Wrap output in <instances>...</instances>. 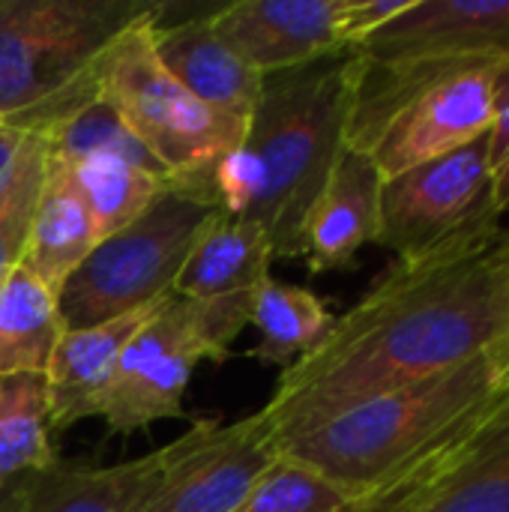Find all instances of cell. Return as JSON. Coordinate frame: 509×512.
Instances as JSON below:
<instances>
[{"label":"cell","mask_w":509,"mask_h":512,"mask_svg":"<svg viewBox=\"0 0 509 512\" xmlns=\"http://www.w3.org/2000/svg\"><path fill=\"white\" fill-rule=\"evenodd\" d=\"M507 276L501 222L396 258L309 354L282 369L258 411L276 447L351 405L486 354L504 318Z\"/></svg>","instance_id":"6da1fadb"},{"label":"cell","mask_w":509,"mask_h":512,"mask_svg":"<svg viewBox=\"0 0 509 512\" xmlns=\"http://www.w3.org/2000/svg\"><path fill=\"white\" fill-rule=\"evenodd\" d=\"M360 54L345 48L270 72L243 141L216 168L228 216L264 228L273 258H300V228L345 150Z\"/></svg>","instance_id":"7a4b0ae2"},{"label":"cell","mask_w":509,"mask_h":512,"mask_svg":"<svg viewBox=\"0 0 509 512\" xmlns=\"http://www.w3.org/2000/svg\"><path fill=\"white\" fill-rule=\"evenodd\" d=\"M507 390L489 357L480 354L450 372L327 417L282 441L279 456L369 501Z\"/></svg>","instance_id":"3957f363"},{"label":"cell","mask_w":509,"mask_h":512,"mask_svg":"<svg viewBox=\"0 0 509 512\" xmlns=\"http://www.w3.org/2000/svg\"><path fill=\"white\" fill-rule=\"evenodd\" d=\"M147 0H0V123L48 135L99 93L105 51Z\"/></svg>","instance_id":"277c9868"},{"label":"cell","mask_w":509,"mask_h":512,"mask_svg":"<svg viewBox=\"0 0 509 512\" xmlns=\"http://www.w3.org/2000/svg\"><path fill=\"white\" fill-rule=\"evenodd\" d=\"M156 15L159 6L105 51L96 93L165 165L174 186L219 204L216 168L243 141L246 123L204 105L162 66L153 48Z\"/></svg>","instance_id":"5b68a950"},{"label":"cell","mask_w":509,"mask_h":512,"mask_svg":"<svg viewBox=\"0 0 509 512\" xmlns=\"http://www.w3.org/2000/svg\"><path fill=\"white\" fill-rule=\"evenodd\" d=\"M222 207L168 186L135 222L99 240L57 294L66 330L96 327L174 294V282Z\"/></svg>","instance_id":"8992f818"},{"label":"cell","mask_w":509,"mask_h":512,"mask_svg":"<svg viewBox=\"0 0 509 512\" xmlns=\"http://www.w3.org/2000/svg\"><path fill=\"white\" fill-rule=\"evenodd\" d=\"M255 291L213 300L171 294L132 336L117 363L99 405L108 429L132 435L159 420L183 417V396L195 366L231 357V342L252 324Z\"/></svg>","instance_id":"52a82bcc"},{"label":"cell","mask_w":509,"mask_h":512,"mask_svg":"<svg viewBox=\"0 0 509 512\" xmlns=\"http://www.w3.org/2000/svg\"><path fill=\"white\" fill-rule=\"evenodd\" d=\"M498 219L489 150L480 138L384 180L378 243L396 258H414Z\"/></svg>","instance_id":"ba28073f"},{"label":"cell","mask_w":509,"mask_h":512,"mask_svg":"<svg viewBox=\"0 0 509 512\" xmlns=\"http://www.w3.org/2000/svg\"><path fill=\"white\" fill-rule=\"evenodd\" d=\"M369 512H509V390L366 501Z\"/></svg>","instance_id":"9c48e42d"},{"label":"cell","mask_w":509,"mask_h":512,"mask_svg":"<svg viewBox=\"0 0 509 512\" xmlns=\"http://www.w3.org/2000/svg\"><path fill=\"white\" fill-rule=\"evenodd\" d=\"M276 459V438L258 414L231 426L195 420L168 444L165 468L132 512H234Z\"/></svg>","instance_id":"30bf717a"},{"label":"cell","mask_w":509,"mask_h":512,"mask_svg":"<svg viewBox=\"0 0 509 512\" xmlns=\"http://www.w3.org/2000/svg\"><path fill=\"white\" fill-rule=\"evenodd\" d=\"M348 0H237L210 12L219 39L255 72L270 75L345 51Z\"/></svg>","instance_id":"8fae6325"},{"label":"cell","mask_w":509,"mask_h":512,"mask_svg":"<svg viewBox=\"0 0 509 512\" xmlns=\"http://www.w3.org/2000/svg\"><path fill=\"white\" fill-rule=\"evenodd\" d=\"M351 51L366 60H507L509 0H414Z\"/></svg>","instance_id":"7c38bea8"},{"label":"cell","mask_w":509,"mask_h":512,"mask_svg":"<svg viewBox=\"0 0 509 512\" xmlns=\"http://www.w3.org/2000/svg\"><path fill=\"white\" fill-rule=\"evenodd\" d=\"M381 189L384 177L372 156L345 144L300 228V258L315 273L345 270L363 246L378 243Z\"/></svg>","instance_id":"4fadbf2b"},{"label":"cell","mask_w":509,"mask_h":512,"mask_svg":"<svg viewBox=\"0 0 509 512\" xmlns=\"http://www.w3.org/2000/svg\"><path fill=\"white\" fill-rule=\"evenodd\" d=\"M162 303L144 306L138 312H129L96 327L66 330L60 336L54 357L45 369L51 432H63L87 417H99L102 396L117 372L126 345Z\"/></svg>","instance_id":"5bb4252c"},{"label":"cell","mask_w":509,"mask_h":512,"mask_svg":"<svg viewBox=\"0 0 509 512\" xmlns=\"http://www.w3.org/2000/svg\"><path fill=\"white\" fill-rule=\"evenodd\" d=\"M153 48L162 66L204 105L243 123L252 117L264 75L219 39L210 15L177 24L153 21Z\"/></svg>","instance_id":"9a60e30c"},{"label":"cell","mask_w":509,"mask_h":512,"mask_svg":"<svg viewBox=\"0 0 509 512\" xmlns=\"http://www.w3.org/2000/svg\"><path fill=\"white\" fill-rule=\"evenodd\" d=\"M96 243L99 237L84 198L78 195L63 162L48 153V174L33 213L21 267L57 297Z\"/></svg>","instance_id":"2e32d148"},{"label":"cell","mask_w":509,"mask_h":512,"mask_svg":"<svg viewBox=\"0 0 509 512\" xmlns=\"http://www.w3.org/2000/svg\"><path fill=\"white\" fill-rule=\"evenodd\" d=\"M270 264L273 246L264 228L222 210L186 258L174 282V294L189 300H213L255 291L270 276Z\"/></svg>","instance_id":"e0dca14e"},{"label":"cell","mask_w":509,"mask_h":512,"mask_svg":"<svg viewBox=\"0 0 509 512\" xmlns=\"http://www.w3.org/2000/svg\"><path fill=\"white\" fill-rule=\"evenodd\" d=\"M168 462V447L111 468L51 465L33 483L24 512H132Z\"/></svg>","instance_id":"ac0fdd59"},{"label":"cell","mask_w":509,"mask_h":512,"mask_svg":"<svg viewBox=\"0 0 509 512\" xmlns=\"http://www.w3.org/2000/svg\"><path fill=\"white\" fill-rule=\"evenodd\" d=\"M60 336L57 297L18 264L0 285V378L45 375Z\"/></svg>","instance_id":"d6986e66"},{"label":"cell","mask_w":509,"mask_h":512,"mask_svg":"<svg viewBox=\"0 0 509 512\" xmlns=\"http://www.w3.org/2000/svg\"><path fill=\"white\" fill-rule=\"evenodd\" d=\"M333 321L336 315L315 291L267 276L258 285L252 306V327L258 330V345L246 354L258 363L288 369L327 336Z\"/></svg>","instance_id":"ffe728a7"},{"label":"cell","mask_w":509,"mask_h":512,"mask_svg":"<svg viewBox=\"0 0 509 512\" xmlns=\"http://www.w3.org/2000/svg\"><path fill=\"white\" fill-rule=\"evenodd\" d=\"M57 162H63L78 195L84 198L99 240L135 222L171 186V180L156 177L120 156L99 153V156H84L72 162L66 159H57Z\"/></svg>","instance_id":"44dd1931"},{"label":"cell","mask_w":509,"mask_h":512,"mask_svg":"<svg viewBox=\"0 0 509 512\" xmlns=\"http://www.w3.org/2000/svg\"><path fill=\"white\" fill-rule=\"evenodd\" d=\"M57 465L48 426L45 375L0 378V483L33 477Z\"/></svg>","instance_id":"7402d4cb"},{"label":"cell","mask_w":509,"mask_h":512,"mask_svg":"<svg viewBox=\"0 0 509 512\" xmlns=\"http://www.w3.org/2000/svg\"><path fill=\"white\" fill-rule=\"evenodd\" d=\"M45 144H48L51 156L66 159V162L105 153V156H120L156 177L171 180L165 165L126 129V123L114 114V108H108L99 96L90 105H84L81 111H75L54 132H48Z\"/></svg>","instance_id":"603a6c76"},{"label":"cell","mask_w":509,"mask_h":512,"mask_svg":"<svg viewBox=\"0 0 509 512\" xmlns=\"http://www.w3.org/2000/svg\"><path fill=\"white\" fill-rule=\"evenodd\" d=\"M366 501L333 486L306 465L279 456L234 512H363Z\"/></svg>","instance_id":"cb8c5ba5"},{"label":"cell","mask_w":509,"mask_h":512,"mask_svg":"<svg viewBox=\"0 0 509 512\" xmlns=\"http://www.w3.org/2000/svg\"><path fill=\"white\" fill-rule=\"evenodd\" d=\"M48 174V144L42 135H27L15 168L0 186V285L21 264L33 213Z\"/></svg>","instance_id":"d4e9b609"},{"label":"cell","mask_w":509,"mask_h":512,"mask_svg":"<svg viewBox=\"0 0 509 512\" xmlns=\"http://www.w3.org/2000/svg\"><path fill=\"white\" fill-rule=\"evenodd\" d=\"M489 171H492V195L498 216L509 213V57L501 60L495 72V111L486 135Z\"/></svg>","instance_id":"484cf974"},{"label":"cell","mask_w":509,"mask_h":512,"mask_svg":"<svg viewBox=\"0 0 509 512\" xmlns=\"http://www.w3.org/2000/svg\"><path fill=\"white\" fill-rule=\"evenodd\" d=\"M411 3L414 0H348L345 21H342L345 48H354L363 39H369L375 30L399 18Z\"/></svg>","instance_id":"4316f807"},{"label":"cell","mask_w":509,"mask_h":512,"mask_svg":"<svg viewBox=\"0 0 509 512\" xmlns=\"http://www.w3.org/2000/svg\"><path fill=\"white\" fill-rule=\"evenodd\" d=\"M486 357L492 363V369L498 372V378L509 387V276H507V297H504V318L498 327V336L492 339V345L486 348Z\"/></svg>","instance_id":"83f0119b"},{"label":"cell","mask_w":509,"mask_h":512,"mask_svg":"<svg viewBox=\"0 0 509 512\" xmlns=\"http://www.w3.org/2000/svg\"><path fill=\"white\" fill-rule=\"evenodd\" d=\"M27 135H30V132H24V129H15V126L0 123V186L6 183L9 171L15 168L18 153H21V147H24Z\"/></svg>","instance_id":"f1b7e54d"},{"label":"cell","mask_w":509,"mask_h":512,"mask_svg":"<svg viewBox=\"0 0 509 512\" xmlns=\"http://www.w3.org/2000/svg\"><path fill=\"white\" fill-rule=\"evenodd\" d=\"M36 477H39V474L21 477V480H9V483H0V512H24L27 501H30V492H33Z\"/></svg>","instance_id":"f546056e"},{"label":"cell","mask_w":509,"mask_h":512,"mask_svg":"<svg viewBox=\"0 0 509 512\" xmlns=\"http://www.w3.org/2000/svg\"><path fill=\"white\" fill-rule=\"evenodd\" d=\"M363 512H369V510H363Z\"/></svg>","instance_id":"4dcf8cb0"}]
</instances>
